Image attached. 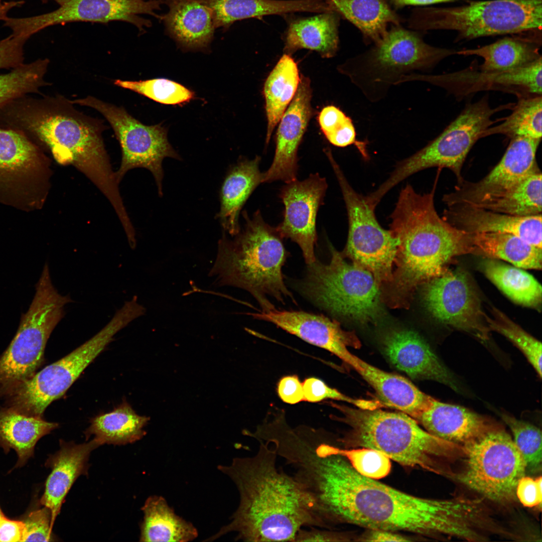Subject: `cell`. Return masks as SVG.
Wrapping results in <instances>:
<instances>
[{
  "mask_svg": "<svg viewBox=\"0 0 542 542\" xmlns=\"http://www.w3.org/2000/svg\"><path fill=\"white\" fill-rule=\"evenodd\" d=\"M277 392L286 403L293 404L304 401L303 384L296 375L283 377L278 383Z\"/></svg>",
  "mask_w": 542,
  "mask_h": 542,
  "instance_id": "cell-53",
  "label": "cell"
},
{
  "mask_svg": "<svg viewBox=\"0 0 542 542\" xmlns=\"http://www.w3.org/2000/svg\"><path fill=\"white\" fill-rule=\"evenodd\" d=\"M245 224L233 240L224 235L218 242L215 263L209 276L219 286L244 289L257 301L262 311L275 309L267 299L284 303L295 300L283 280L282 267L288 252L276 227L267 224L258 210L249 217L243 212Z\"/></svg>",
  "mask_w": 542,
  "mask_h": 542,
  "instance_id": "cell-5",
  "label": "cell"
},
{
  "mask_svg": "<svg viewBox=\"0 0 542 542\" xmlns=\"http://www.w3.org/2000/svg\"><path fill=\"white\" fill-rule=\"evenodd\" d=\"M40 1H42L43 3H46L48 2H49V1H53L55 2L56 3H57L58 5H59L61 3V2H62V0H40Z\"/></svg>",
  "mask_w": 542,
  "mask_h": 542,
  "instance_id": "cell-58",
  "label": "cell"
},
{
  "mask_svg": "<svg viewBox=\"0 0 542 542\" xmlns=\"http://www.w3.org/2000/svg\"><path fill=\"white\" fill-rule=\"evenodd\" d=\"M23 521L25 529L22 541L54 540L52 513L48 507L44 506L32 511Z\"/></svg>",
  "mask_w": 542,
  "mask_h": 542,
  "instance_id": "cell-50",
  "label": "cell"
},
{
  "mask_svg": "<svg viewBox=\"0 0 542 542\" xmlns=\"http://www.w3.org/2000/svg\"><path fill=\"white\" fill-rule=\"evenodd\" d=\"M38 147L22 133L0 126V175L25 173L37 167Z\"/></svg>",
  "mask_w": 542,
  "mask_h": 542,
  "instance_id": "cell-42",
  "label": "cell"
},
{
  "mask_svg": "<svg viewBox=\"0 0 542 542\" xmlns=\"http://www.w3.org/2000/svg\"><path fill=\"white\" fill-rule=\"evenodd\" d=\"M452 50L436 48L416 33L394 26L368 51L350 60L341 68L369 99L382 98L389 88L416 70L433 68Z\"/></svg>",
  "mask_w": 542,
  "mask_h": 542,
  "instance_id": "cell-9",
  "label": "cell"
},
{
  "mask_svg": "<svg viewBox=\"0 0 542 542\" xmlns=\"http://www.w3.org/2000/svg\"><path fill=\"white\" fill-rule=\"evenodd\" d=\"M512 109L502 123L486 129L482 137L502 134L511 139L522 137L541 140V95L518 98Z\"/></svg>",
  "mask_w": 542,
  "mask_h": 542,
  "instance_id": "cell-41",
  "label": "cell"
},
{
  "mask_svg": "<svg viewBox=\"0 0 542 542\" xmlns=\"http://www.w3.org/2000/svg\"><path fill=\"white\" fill-rule=\"evenodd\" d=\"M302 384L304 401L317 402L326 399H332L346 401L364 409H374L377 408L375 402L349 397L338 390L329 386L319 378H308L305 379Z\"/></svg>",
  "mask_w": 542,
  "mask_h": 542,
  "instance_id": "cell-49",
  "label": "cell"
},
{
  "mask_svg": "<svg viewBox=\"0 0 542 542\" xmlns=\"http://www.w3.org/2000/svg\"><path fill=\"white\" fill-rule=\"evenodd\" d=\"M417 421L431 435L459 446L499 426L466 408L435 399Z\"/></svg>",
  "mask_w": 542,
  "mask_h": 542,
  "instance_id": "cell-26",
  "label": "cell"
},
{
  "mask_svg": "<svg viewBox=\"0 0 542 542\" xmlns=\"http://www.w3.org/2000/svg\"><path fill=\"white\" fill-rule=\"evenodd\" d=\"M0 126L45 146L62 165H71L103 194L116 212L125 208L103 142L99 121L78 111L62 96L29 95L0 105Z\"/></svg>",
  "mask_w": 542,
  "mask_h": 542,
  "instance_id": "cell-3",
  "label": "cell"
},
{
  "mask_svg": "<svg viewBox=\"0 0 542 542\" xmlns=\"http://www.w3.org/2000/svg\"><path fill=\"white\" fill-rule=\"evenodd\" d=\"M459 480L486 498L500 502L516 498L526 465L513 440L499 426L462 445Z\"/></svg>",
  "mask_w": 542,
  "mask_h": 542,
  "instance_id": "cell-13",
  "label": "cell"
},
{
  "mask_svg": "<svg viewBox=\"0 0 542 542\" xmlns=\"http://www.w3.org/2000/svg\"><path fill=\"white\" fill-rule=\"evenodd\" d=\"M349 431L338 441L346 447L379 451L401 466L442 473L441 463L461 446L438 438L402 412L352 408L332 404Z\"/></svg>",
  "mask_w": 542,
  "mask_h": 542,
  "instance_id": "cell-6",
  "label": "cell"
},
{
  "mask_svg": "<svg viewBox=\"0 0 542 542\" xmlns=\"http://www.w3.org/2000/svg\"><path fill=\"white\" fill-rule=\"evenodd\" d=\"M142 510L141 541L187 542L198 536L193 524L177 515L161 496L148 497Z\"/></svg>",
  "mask_w": 542,
  "mask_h": 542,
  "instance_id": "cell-33",
  "label": "cell"
},
{
  "mask_svg": "<svg viewBox=\"0 0 542 542\" xmlns=\"http://www.w3.org/2000/svg\"><path fill=\"white\" fill-rule=\"evenodd\" d=\"M73 302L53 284L49 265L45 264L27 311L22 314L17 331L0 357V396L34 375L44 359L47 342L65 317V307Z\"/></svg>",
  "mask_w": 542,
  "mask_h": 542,
  "instance_id": "cell-10",
  "label": "cell"
},
{
  "mask_svg": "<svg viewBox=\"0 0 542 542\" xmlns=\"http://www.w3.org/2000/svg\"><path fill=\"white\" fill-rule=\"evenodd\" d=\"M503 420L509 427L514 442L524 461L526 469L533 473L541 469V434L540 430L527 422L502 414Z\"/></svg>",
  "mask_w": 542,
  "mask_h": 542,
  "instance_id": "cell-47",
  "label": "cell"
},
{
  "mask_svg": "<svg viewBox=\"0 0 542 542\" xmlns=\"http://www.w3.org/2000/svg\"><path fill=\"white\" fill-rule=\"evenodd\" d=\"M311 98L310 80L302 75L296 94L279 121L274 158L263 173V183L297 180L298 150L312 115Z\"/></svg>",
  "mask_w": 542,
  "mask_h": 542,
  "instance_id": "cell-22",
  "label": "cell"
},
{
  "mask_svg": "<svg viewBox=\"0 0 542 542\" xmlns=\"http://www.w3.org/2000/svg\"><path fill=\"white\" fill-rule=\"evenodd\" d=\"M327 188L325 178L311 174L305 180L286 183L280 197L285 206L284 219L276 227L283 238L299 245L307 264L316 260V221Z\"/></svg>",
  "mask_w": 542,
  "mask_h": 542,
  "instance_id": "cell-18",
  "label": "cell"
},
{
  "mask_svg": "<svg viewBox=\"0 0 542 542\" xmlns=\"http://www.w3.org/2000/svg\"><path fill=\"white\" fill-rule=\"evenodd\" d=\"M447 206L443 218L459 229L471 233L512 234L534 246L542 248L541 214L517 216L467 204H455Z\"/></svg>",
  "mask_w": 542,
  "mask_h": 542,
  "instance_id": "cell-23",
  "label": "cell"
},
{
  "mask_svg": "<svg viewBox=\"0 0 542 542\" xmlns=\"http://www.w3.org/2000/svg\"><path fill=\"white\" fill-rule=\"evenodd\" d=\"M325 517L330 526L348 523L466 540L474 533L477 510L471 498L429 499L399 491L361 475L342 457Z\"/></svg>",
  "mask_w": 542,
  "mask_h": 542,
  "instance_id": "cell-1",
  "label": "cell"
},
{
  "mask_svg": "<svg viewBox=\"0 0 542 542\" xmlns=\"http://www.w3.org/2000/svg\"><path fill=\"white\" fill-rule=\"evenodd\" d=\"M24 529V521L4 516L0 519V542L22 541Z\"/></svg>",
  "mask_w": 542,
  "mask_h": 542,
  "instance_id": "cell-55",
  "label": "cell"
},
{
  "mask_svg": "<svg viewBox=\"0 0 542 542\" xmlns=\"http://www.w3.org/2000/svg\"><path fill=\"white\" fill-rule=\"evenodd\" d=\"M169 11L162 16L165 31L182 49H207L215 27L209 9L199 0H165Z\"/></svg>",
  "mask_w": 542,
  "mask_h": 542,
  "instance_id": "cell-27",
  "label": "cell"
},
{
  "mask_svg": "<svg viewBox=\"0 0 542 542\" xmlns=\"http://www.w3.org/2000/svg\"><path fill=\"white\" fill-rule=\"evenodd\" d=\"M541 57L514 69L496 72L469 67L439 75H422L421 80L439 86L457 97L483 90H498L518 98L541 95Z\"/></svg>",
  "mask_w": 542,
  "mask_h": 542,
  "instance_id": "cell-19",
  "label": "cell"
},
{
  "mask_svg": "<svg viewBox=\"0 0 542 542\" xmlns=\"http://www.w3.org/2000/svg\"><path fill=\"white\" fill-rule=\"evenodd\" d=\"M485 320L490 330L501 334L521 350L541 377V342L526 332L496 308H492L491 317L486 315Z\"/></svg>",
  "mask_w": 542,
  "mask_h": 542,
  "instance_id": "cell-44",
  "label": "cell"
},
{
  "mask_svg": "<svg viewBox=\"0 0 542 542\" xmlns=\"http://www.w3.org/2000/svg\"><path fill=\"white\" fill-rule=\"evenodd\" d=\"M333 449L363 476L377 480L386 477L390 472L391 460L379 451L364 447L347 449L335 445Z\"/></svg>",
  "mask_w": 542,
  "mask_h": 542,
  "instance_id": "cell-48",
  "label": "cell"
},
{
  "mask_svg": "<svg viewBox=\"0 0 542 542\" xmlns=\"http://www.w3.org/2000/svg\"><path fill=\"white\" fill-rule=\"evenodd\" d=\"M59 426L42 418L28 416L0 408V447L6 453L14 450L18 455L15 468L21 467L34 455L37 442Z\"/></svg>",
  "mask_w": 542,
  "mask_h": 542,
  "instance_id": "cell-31",
  "label": "cell"
},
{
  "mask_svg": "<svg viewBox=\"0 0 542 542\" xmlns=\"http://www.w3.org/2000/svg\"><path fill=\"white\" fill-rule=\"evenodd\" d=\"M458 0H390L396 8L406 5H426L442 2H454Z\"/></svg>",
  "mask_w": 542,
  "mask_h": 542,
  "instance_id": "cell-57",
  "label": "cell"
},
{
  "mask_svg": "<svg viewBox=\"0 0 542 542\" xmlns=\"http://www.w3.org/2000/svg\"><path fill=\"white\" fill-rule=\"evenodd\" d=\"M370 531L365 537V541H409L407 537L397 533V532L381 530L370 529Z\"/></svg>",
  "mask_w": 542,
  "mask_h": 542,
  "instance_id": "cell-56",
  "label": "cell"
},
{
  "mask_svg": "<svg viewBox=\"0 0 542 542\" xmlns=\"http://www.w3.org/2000/svg\"><path fill=\"white\" fill-rule=\"evenodd\" d=\"M150 418L138 415L126 401L111 412L100 415L91 422L85 435H91L100 445H122L142 439Z\"/></svg>",
  "mask_w": 542,
  "mask_h": 542,
  "instance_id": "cell-37",
  "label": "cell"
},
{
  "mask_svg": "<svg viewBox=\"0 0 542 542\" xmlns=\"http://www.w3.org/2000/svg\"><path fill=\"white\" fill-rule=\"evenodd\" d=\"M384 350L390 362L413 378L433 380L458 390L454 377L417 333L398 330L387 334Z\"/></svg>",
  "mask_w": 542,
  "mask_h": 542,
  "instance_id": "cell-24",
  "label": "cell"
},
{
  "mask_svg": "<svg viewBox=\"0 0 542 542\" xmlns=\"http://www.w3.org/2000/svg\"><path fill=\"white\" fill-rule=\"evenodd\" d=\"M541 174L537 169L512 188L467 204L513 216L541 214Z\"/></svg>",
  "mask_w": 542,
  "mask_h": 542,
  "instance_id": "cell-38",
  "label": "cell"
},
{
  "mask_svg": "<svg viewBox=\"0 0 542 542\" xmlns=\"http://www.w3.org/2000/svg\"><path fill=\"white\" fill-rule=\"evenodd\" d=\"M300 81L297 63L289 55L284 54L270 72L263 87L267 120L266 145L294 97Z\"/></svg>",
  "mask_w": 542,
  "mask_h": 542,
  "instance_id": "cell-35",
  "label": "cell"
},
{
  "mask_svg": "<svg viewBox=\"0 0 542 542\" xmlns=\"http://www.w3.org/2000/svg\"><path fill=\"white\" fill-rule=\"evenodd\" d=\"M145 313V308L138 303L136 296L125 301L110 321L90 339L7 390L1 398L4 406L28 416L42 418L50 404L65 393L114 336Z\"/></svg>",
  "mask_w": 542,
  "mask_h": 542,
  "instance_id": "cell-7",
  "label": "cell"
},
{
  "mask_svg": "<svg viewBox=\"0 0 542 542\" xmlns=\"http://www.w3.org/2000/svg\"><path fill=\"white\" fill-rule=\"evenodd\" d=\"M50 61L38 59L23 63L9 73L0 75V105L30 94L50 84L44 79Z\"/></svg>",
  "mask_w": 542,
  "mask_h": 542,
  "instance_id": "cell-43",
  "label": "cell"
},
{
  "mask_svg": "<svg viewBox=\"0 0 542 542\" xmlns=\"http://www.w3.org/2000/svg\"><path fill=\"white\" fill-rule=\"evenodd\" d=\"M475 253L507 261L524 269L541 268V248L512 234L501 232L472 233Z\"/></svg>",
  "mask_w": 542,
  "mask_h": 542,
  "instance_id": "cell-36",
  "label": "cell"
},
{
  "mask_svg": "<svg viewBox=\"0 0 542 542\" xmlns=\"http://www.w3.org/2000/svg\"><path fill=\"white\" fill-rule=\"evenodd\" d=\"M326 528L309 527L301 529L297 533L294 541H340L347 540V537L342 532Z\"/></svg>",
  "mask_w": 542,
  "mask_h": 542,
  "instance_id": "cell-54",
  "label": "cell"
},
{
  "mask_svg": "<svg viewBox=\"0 0 542 542\" xmlns=\"http://www.w3.org/2000/svg\"><path fill=\"white\" fill-rule=\"evenodd\" d=\"M99 446L95 439L81 444L61 441L59 450L47 459L45 465L51 472L40 502L50 509L53 524L74 482L80 475L88 474L90 453Z\"/></svg>",
  "mask_w": 542,
  "mask_h": 542,
  "instance_id": "cell-25",
  "label": "cell"
},
{
  "mask_svg": "<svg viewBox=\"0 0 542 542\" xmlns=\"http://www.w3.org/2000/svg\"><path fill=\"white\" fill-rule=\"evenodd\" d=\"M426 308L437 320L467 332L479 340L489 339L490 329L481 300L468 274L463 269H447L423 284Z\"/></svg>",
  "mask_w": 542,
  "mask_h": 542,
  "instance_id": "cell-17",
  "label": "cell"
},
{
  "mask_svg": "<svg viewBox=\"0 0 542 542\" xmlns=\"http://www.w3.org/2000/svg\"><path fill=\"white\" fill-rule=\"evenodd\" d=\"M541 10L542 0L473 2L458 7L416 10L410 25L420 30H452L461 38L471 39L540 29Z\"/></svg>",
  "mask_w": 542,
  "mask_h": 542,
  "instance_id": "cell-11",
  "label": "cell"
},
{
  "mask_svg": "<svg viewBox=\"0 0 542 542\" xmlns=\"http://www.w3.org/2000/svg\"><path fill=\"white\" fill-rule=\"evenodd\" d=\"M354 369L372 386L385 405L416 421L434 399L403 377L382 370L360 358Z\"/></svg>",
  "mask_w": 542,
  "mask_h": 542,
  "instance_id": "cell-29",
  "label": "cell"
},
{
  "mask_svg": "<svg viewBox=\"0 0 542 542\" xmlns=\"http://www.w3.org/2000/svg\"><path fill=\"white\" fill-rule=\"evenodd\" d=\"M72 104L86 106L101 113L112 126L121 149L122 157L115 172L118 183L125 174L136 168H144L153 174L162 195V162L166 157L180 160L160 124L146 125L130 115L122 107L102 101L94 97L70 100Z\"/></svg>",
  "mask_w": 542,
  "mask_h": 542,
  "instance_id": "cell-15",
  "label": "cell"
},
{
  "mask_svg": "<svg viewBox=\"0 0 542 542\" xmlns=\"http://www.w3.org/2000/svg\"><path fill=\"white\" fill-rule=\"evenodd\" d=\"M318 120L322 131L331 144L338 147L354 145L363 158H368L366 143L357 140L352 119L339 108L334 105L324 107Z\"/></svg>",
  "mask_w": 542,
  "mask_h": 542,
  "instance_id": "cell-46",
  "label": "cell"
},
{
  "mask_svg": "<svg viewBox=\"0 0 542 542\" xmlns=\"http://www.w3.org/2000/svg\"><path fill=\"white\" fill-rule=\"evenodd\" d=\"M251 315L257 319L271 322L304 341L330 352L352 367L358 358L347 348L348 346L357 348L360 345L355 333L342 329L337 321L323 315L276 309Z\"/></svg>",
  "mask_w": 542,
  "mask_h": 542,
  "instance_id": "cell-21",
  "label": "cell"
},
{
  "mask_svg": "<svg viewBox=\"0 0 542 542\" xmlns=\"http://www.w3.org/2000/svg\"><path fill=\"white\" fill-rule=\"evenodd\" d=\"M331 11L340 14L358 28L366 40L378 43L389 24L400 19L384 0H324Z\"/></svg>",
  "mask_w": 542,
  "mask_h": 542,
  "instance_id": "cell-34",
  "label": "cell"
},
{
  "mask_svg": "<svg viewBox=\"0 0 542 542\" xmlns=\"http://www.w3.org/2000/svg\"><path fill=\"white\" fill-rule=\"evenodd\" d=\"M340 187L347 211L348 235L342 252L352 262L370 272L380 287L392 280L398 241L391 231L383 228L374 210L365 196L350 186L335 160L330 162Z\"/></svg>",
  "mask_w": 542,
  "mask_h": 542,
  "instance_id": "cell-14",
  "label": "cell"
},
{
  "mask_svg": "<svg viewBox=\"0 0 542 542\" xmlns=\"http://www.w3.org/2000/svg\"><path fill=\"white\" fill-rule=\"evenodd\" d=\"M114 84L165 104H181L189 102L194 97V92L189 89L165 78L140 81L116 79Z\"/></svg>",
  "mask_w": 542,
  "mask_h": 542,
  "instance_id": "cell-45",
  "label": "cell"
},
{
  "mask_svg": "<svg viewBox=\"0 0 542 542\" xmlns=\"http://www.w3.org/2000/svg\"><path fill=\"white\" fill-rule=\"evenodd\" d=\"M163 3V0H63L60 7L51 12L25 18L7 16L3 22L12 33L30 37L48 27L74 22L123 21L144 32L152 23L139 15H149L162 20V16L156 11L161 10Z\"/></svg>",
  "mask_w": 542,
  "mask_h": 542,
  "instance_id": "cell-16",
  "label": "cell"
},
{
  "mask_svg": "<svg viewBox=\"0 0 542 542\" xmlns=\"http://www.w3.org/2000/svg\"><path fill=\"white\" fill-rule=\"evenodd\" d=\"M329 263L308 264L300 284L302 293L333 316L362 324L378 321L384 314L382 291L368 270L345 260L329 245Z\"/></svg>",
  "mask_w": 542,
  "mask_h": 542,
  "instance_id": "cell-8",
  "label": "cell"
},
{
  "mask_svg": "<svg viewBox=\"0 0 542 542\" xmlns=\"http://www.w3.org/2000/svg\"><path fill=\"white\" fill-rule=\"evenodd\" d=\"M481 266L486 276L511 300L526 307H540L541 286L532 275L492 258L484 260Z\"/></svg>",
  "mask_w": 542,
  "mask_h": 542,
  "instance_id": "cell-40",
  "label": "cell"
},
{
  "mask_svg": "<svg viewBox=\"0 0 542 542\" xmlns=\"http://www.w3.org/2000/svg\"><path fill=\"white\" fill-rule=\"evenodd\" d=\"M514 103L491 107L488 98L466 104L459 115L434 140L410 157L399 162L389 177L373 192L377 199L411 175L429 168L437 167L451 170L459 183L463 181L462 167L474 144L483 138L484 131L495 121L497 112L512 108Z\"/></svg>",
  "mask_w": 542,
  "mask_h": 542,
  "instance_id": "cell-12",
  "label": "cell"
},
{
  "mask_svg": "<svg viewBox=\"0 0 542 542\" xmlns=\"http://www.w3.org/2000/svg\"><path fill=\"white\" fill-rule=\"evenodd\" d=\"M211 13L215 29L224 30L235 21L269 15L330 11L324 0H199Z\"/></svg>",
  "mask_w": 542,
  "mask_h": 542,
  "instance_id": "cell-28",
  "label": "cell"
},
{
  "mask_svg": "<svg viewBox=\"0 0 542 542\" xmlns=\"http://www.w3.org/2000/svg\"><path fill=\"white\" fill-rule=\"evenodd\" d=\"M540 141L512 138L500 161L487 175L477 182L463 180L454 192L444 195L443 201L447 206L472 204L516 186L537 169L535 155Z\"/></svg>",
  "mask_w": 542,
  "mask_h": 542,
  "instance_id": "cell-20",
  "label": "cell"
},
{
  "mask_svg": "<svg viewBox=\"0 0 542 542\" xmlns=\"http://www.w3.org/2000/svg\"><path fill=\"white\" fill-rule=\"evenodd\" d=\"M338 20L336 14L330 12L293 21L286 37V54L308 49L324 58L333 57L338 47Z\"/></svg>",
  "mask_w": 542,
  "mask_h": 542,
  "instance_id": "cell-32",
  "label": "cell"
},
{
  "mask_svg": "<svg viewBox=\"0 0 542 542\" xmlns=\"http://www.w3.org/2000/svg\"><path fill=\"white\" fill-rule=\"evenodd\" d=\"M260 158L239 161L229 169L220 191V209L217 215L223 229L231 235L240 231V210L251 194L263 183L259 169Z\"/></svg>",
  "mask_w": 542,
  "mask_h": 542,
  "instance_id": "cell-30",
  "label": "cell"
},
{
  "mask_svg": "<svg viewBox=\"0 0 542 542\" xmlns=\"http://www.w3.org/2000/svg\"><path fill=\"white\" fill-rule=\"evenodd\" d=\"M5 516V515L4 514V513H3V511H2V509H1V507H0V519H1V518H2V517H3V516Z\"/></svg>",
  "mask_w": 542,
  "mask_h": 542,
  "instance_id": "cell-59",
  "label": "cell"
},
{
  "mask_svg": "<svg viewBox=\"0 0 542 542\" xmlns=\"http://www.w3.org/2000/svg\"><path fill=\"white\" fill-rule=\"evenodd\" d=\"M30 38L12 33L0 40V69H13L24 63V46Z\"/></svg>",
  "mask_w": 542,
  "mask_h": 542,
  "instance_id": "cell-51",
  "label": "cell"
},
{
  "mask_svg": "<svg viewBox=\"0 0 542 542\" xmlns=\"http://www.w3.org/2000/svg\"><path fill=\"white\" fill-rule=\"evenodd\" d=\"M390 218L389 230L398 241L396 267L382 296L392 307L409 306L419 285L442 275L454 257L475 252L472 234L439 216L432 193L401 196Z\"/></svg>",
  "mask_w": 542,
  "mask_h": 542,
  "instance_id": "cell-4",
  "label": "cell"
},
{
  "mask_svg": "<svg viewBox=\"0 0 542 542\" xmlns=\"http://www.w3.org/2000/svg\"><path fill=\"white\" fill-rule=\"evenodd\" d=\"M537 44L530 41L504 38L492 44L456 52L464 56L476 55L483 59L478 66L481 71L496 72L522 67L541 57Z\"/></svg>",
  "mask_w": 542,
  "mask_h": 542,
  "instance_id": "cell-39",
  "label": "cell"
},
{
  "mask_svg": "<svg viewBox=\"0 0 542 542\" xmlns=\"http://www.w3.org/2000/svg\"><path fill=\"white\" fill-rule=\"evenodd\" d=\"M258 441V450L253 456L236 457L230 465L217 467L235 484L239 503L230 522L205 541L234 532L236 540L294 541L305 527L327 528L304 487L277 468L275 448Z\"/></svg>",
  "mask_w": 542,
  "mask_h": 542,
  "instance_id": "cell-2",
  "label": "cell"
},
{
  "mask_svg": "<svg viewBox=\"0 0 542 542\" xmlns=\"http://www.w3.org/2000/svg\"><path fill=\"white\" fill-rule=\"evenodd\" d=\"M541 476L534 479L524 476L519 480L516 488V496L523 506L541 507Z\"/></svg>",
  "mask_w": 542,
  "mask_h": 542,
  "instance_id": "cell-52",
  "label": "cell"
}]
</instances>
